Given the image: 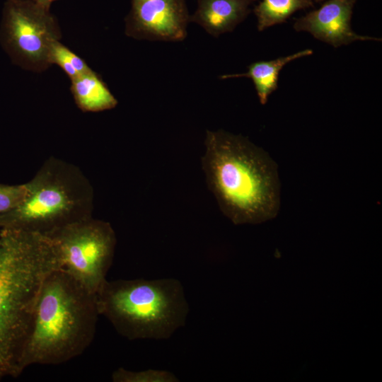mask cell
<instances>
[{
  "label": "cell",
  "instance_id": "9",
  "mask_svg": "<svg viewBox=\"0 0 382 382\" xmlns=\"http://www.w3.org/2000/svg\"><path fill=\"white\" fill-rule=\"evenodd\" d=\"M357 1L328 0L320 8L297 18L294 28L308 32L335 48L357 40L381 41L378 37L358 35L352 29L351 19Z\"/></svg>",
  "mask_w": 382,
  "mask_h": 382
},
{
  "label": "cell",
  "instance_id": "1",
  "mask_svg": "<svg viewBox=\"0 0 382 382\" xmlns=\"http://www.w3.org/2000/svg\"><path fill=\"white\" fill-rule=\"evenodd\" d=\"M62 268L56 245L46 233L0 227V381L17 377L40 289Z\"/></svg>",
  "mask_w": 382,
  "mask_h": 382
},
{
  "label": "cell",
  "instance_id": "5",
  "mask_svg": "<svg viewBox=\"0 0 382 382\" xmlns=\"http://www.w3.org/2000/svg\"><path fill=\"white\" fill-rule=\"evenodd\" d=\"M46 234L57 247L62 269L96 294L106 280L114 256L116 236L110 224L83 218Z\"/></svg>",
  "mask_w": 382,
  "mask_h": 382
},
{
  "label": "cell",
  "instance_id": "4",
  "mask_svg": "<svg viewBox=\"0 0 382 382\" xmlns=\"http://www.w3.org/2000/svg\"><path fill=\"white\" fill-rule=\"evenodd\" d=\"M96 300L99 314L129 340L168 339L189 313L183 286L174 278L106 279Z\"/></svg>",
  "mask_w": 382,
  "mask_h": 382
},
{
  "label": "cell",
  "instance_id": "16",
  "mask_svg": "<svg viewBox=\"0 0 382 382\" xmlns=\"http://www.w3.org/2000/svg\"><path fill=\"white\" fill-rule=\"evenodd\" d=\"M28 192V183L17 185L0 184V216L18 206Z\"/></svg>",
  "mask_w": 382,
  "mask_h": 382
},
{
  "label": "cell",
  "instance_id": "15",
  "mask_svg": "<svg viewBox=\"0 0 382 382\" xmlns=\"http://www.w3.org/2000/svg\"><path fill=\"white\" fill-rule=\"evenodd\" d=\"M113 382H178V378L166 370L149 369L134 371L118 368L111 376Z\"/></svg>",
  "mask_w": 382,
  "mask_h": 382
},
{
  "label": "cell",
  "instance_id": "18",
  "mask_svg": "<svg viewBox=\"0 0 382 382\" xmlns=\"http://www.w3.org/2000/svg\"><path fill=\"white\" fill-rule=\"evenodd\" d=\"M316 1H323V0H316Z\"/></svg>",
  "mask_w": 382,
  "mask_h": 382
},
{
  "label": "cell",
  "instance_id": "8",
  "mask_svg": "<svg viewBox=\"0 0 382 382\" xmlns=\"http://www.w3.org/2000/svg\"><path fill=\"white\" fill-rule=\"evenodd\" d=\"M189 21L185 0H132L125 34L138 40L181 41Z\"/></svg>",
  "mask_w": 382,
  "mask_h": 382
},
{
  "label": "cell",
  "instance_id": "17",
  "mask_svg": "<svg viewBox=\"0 0 382 382\" xmlns=\"http://www.w3.org/2000/svg\"><path fill=\"white\" fill-rule=\"evenodd\" d=\"M33 1L35 2L36 4L48 8H50V6L51 4L56 1V0H32Z\"/></svg>",
  "mask_w": 382,
  "mask_h": 382
},
{
  "label": "cell",
  "instance_id": "14",
  "mask_svg": "<svg viewBox=\"0 0 382 382\" xmlns=\"http://www.w3.org/2000/svg\"><path fill=\"white\" fill-rule=\"evenodd\" d=\"M50 62L51 65H58L70 78L74 79L78 76L91 70L86 62L67 47L55 41L50 49Z\"/></svg>",
  "mask_w": 382,
  "mask_h": 382
},
{
  "label": "cell",
  "instance_id": "12",
  "mask_svg": "<svg viewBox=\"0 0 382 382\" xmlns=\"http://www.w3.org/2000/svg\"><path fill=\"white\" fill-rule=\"evenodd\" d=\"M70 90L76 105L83 112L112 109L117 100L101 78L92 69L71 79Z\"/></svg>",
  "mask_w": 382,
  "mask_h": 382
},
{
  "label": "cell",
  "instance_id": "3",
  "mask_svg": "<svg viewBox=\"0 0 382 382\" xmlns=\"http://www.w3.org/2000/svg\"><path fill=\"white\" fill-rule=\"evenodd\" d=\"M99 312L92 294L62 268L45 278L19 368L55 365L79 355L93 340Z\"/></svg>",
  "mask_w": 382,
  "mask_h": 382
},
{
  "label": "cell",
  "instance_id": "6",
  "mask_svg": "<svg viewBox=\"0 0 382 382\" xmlns=\"http://www.w3.org/2000/svg\"><path fill=\"white\" fill-rule=\"evenodd\" d=\"M61 37L59 26L48 8L32 0L6 1L0 42L16 65L35 72L45 71L51 66V47Z\"/></svg>",
  "mask_w": 382,
  "mask_h": 382
},
{
  "label": "cell",
  "instance_id": "11",
  "mask_svg": "<svg viewBox=\"0 0 382 382\" xmlns=\"http://www.w3.org/2000/svg\"><path fill=\"white\" fill-rule=\"evenodd\" d=\"M313 50L306 49L298 52L281 57L270 61H258L248 66V71L242 74H225L221 79L247 77L253 81L259 100L262 105L267 103L268 97L278 87L279 74L288 63L297 59L309 56Z\"/></svg>",
  "mask_w": 382,
  "mask_h": 382
},
{
  "label": "cell",
  "instance_id": "2",
  "mask_svg": "<svg viewBox=\"0 0 382 382\" xmlns=\"http://www.w3.org/2000/svg\"><path fill=\"white\" fill-rule=\"evenodd\" d=\"M201 163L209 190L234 224H256L277 216L280 207L277 165L247 137L222 129L207 130Z\"/></svg>",
  "mask_w": 382,
  "mask_h": 382
},
{
  "label": "cell",
  "instance_id": "10",
  "mask_svg": "<svg viewBox=\"0 0 382 382\" xmlns=\"http://www.w3.org/2000/svg\"><path fill=\"white\" fill-rule=\"evenodd\" d=\"M255 0H198L190 21L217 37L232 31L250 13Z\"/></svg>",
  "mask_w": 382,
  "mask_h": 382
},
{
  "label": "cell",
  "instance_id": "13",
  "mask_svg": "<svg viewBox=\"0 0 382 382\" xmlns=\"http://www.w3.org/2000/svg\"><path fill=\"white\" fill-rule=\"evenodd\" d=\"M313 6L312 0H261L255 7L257 29H265L286 21L297 11Z\"/></svg>",
  "mask_w": 382,
  "mask_h": 382
},
{
  "label": "cell",
  "instance_id": "7",
  "mask_svg": "<svg viewBox=\"0 0 382 382\" xmlns=\"http://www.w3.org/2000/svg\"><path fill=\"white\" fill-rule=\"evenodd\" d=\"M28 183V195L14 209L0 216V227L46 233L76 221L71 217L75 200L62 183L47 175H38Z\"/></svg>",
  "mask_w": 382,
  "mask_h": 382
}]
</instances>
